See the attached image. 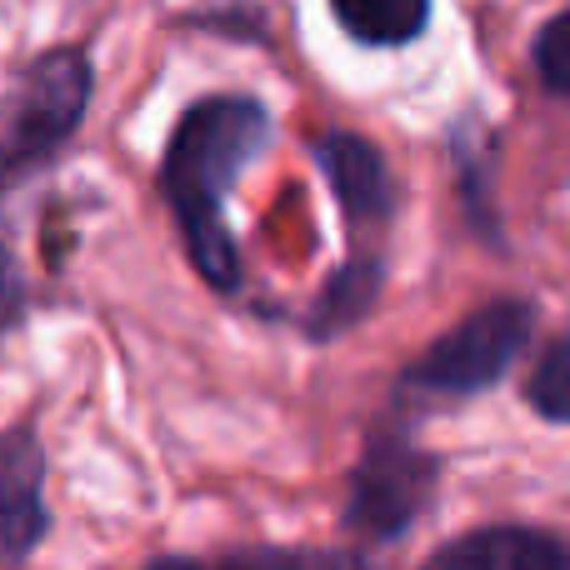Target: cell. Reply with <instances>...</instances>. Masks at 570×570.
Returning <instances> with one entry per match:
<instances>
[{"label": "cell", "mask_w": 570, "mask_h": 570, "mask_svg": "<svg viewBox=\"0 0 570 570\" xmlns=\"http://www.w3.org/2000/svg\"><path fill=\"white\" fill-rule=\"evenodd\" d=\"M271 116L250 96H210L180 116L176 136L160 160V190L176 210L196 271L216 291L240 285V256L226 230V196L240 170L266 150Z\"/></svg>", "instance_id": "6da1fadb"}, {"label": "cell", "mask_w": 570, "mask_h": 570, "mask_svg": "<svg viewBox=\"0 0 570 570\" xmlns=\"http://www.w3.org/2000/svg\"><path fill=\"white\" fill-rule=\"evenodd\" d=\"M531 341V305L521 301H491L475 315H465L445 341H435L421 361L411 365L405 385L431 395H481L495 381H505Z\"/></svg>", "instance_id": "7a4b0ae2"}, {"label": "cell", "mask_w": 570, "mask_h": 570, "mask_svg": "<svg viewBox=\"0 0 570 570\" xmlns=\"http://www.w3.org/2000/svg\"><path fill=\"white\" fill-rule=\"evenodd\" d=\"M90 106V60L80 50H50L20 76L6 120V170L26 176L36 160L60 150Z\"/></svg>", "instance_id": "3957f363"}, {"label": "cell", "mask_w": 570, "mask_h": 570, "mask_svg": "<svg viewBox=\"0 0 570 570\" xmlns=\"http://www.w3.org/2000/svg\"><path fill=\"white\" fill-rule=\"evenodd\" d=\"M431 481H435V461H425L411 441H401V435L371 441L361 471H355L345 525L371 535V541H395L421 515V505L431 501Z\"/></svg>", "instance_id": "277c9868"}, {"label": "cell", "mask_w": 570, "mask_h": 570, "mask_svg": "<svg viewBox=\"0 0 570 570\" xmlns=\"http://www.w3.org/2000/svg\"><path fill=\"white\" fill-rule=\"evenodd\" d=\"M315 160H321L335 200L345 206V216H351L355 226H385V220H391L395 186H391V176H385V160L371 140L331 130V136L321 140V150H315Z\"/></svg>", "instance_id": "5b68a950"}, {"label": "cell", "mask_w": 570, "mask_h": 570, "mask_svg": "<svg viewBox=\"0 0 570 570\" xmlns=\"http://www.w3.org/2000/svg\"><path fill=\"white\" fill-rule=\"evenodd\" d=\"M40 445L30 431H10L6 451H0V491H6V556L20 561L30 546L46 535V501H40Z\"/></svg>", "instance_id": "8992f818"}, {"label": "cell", "mask_w": 570, "mask_h": 570, "mask_svg": "<svg viewBox=\"0 0 570 570\" xmlns=\"http://www.w3.org/2000/svg\"><path fill=\"white\" fill-rule=\"evenodd\" d=\"M435 566H570V546L546 531H515V525H491L465 541L435 551Z\"/></svg>", "instance_id": "52a82bcc"}, {"label": "cell", "mask_w": 570, "mask_h": 570, "mask_svg": "<svg viewBox=\"0 0 570 570\" xmlns=\"http://www.w3.org/2000/svg\"><path fill=\"white\" fill-rule=\"evenodd\" d=\"M331 10L361 46H411L431 20V0H331Z\"/></svg>", "instance_id": "ba28073f"}, {"label": "cell", "mask_w": 570, "mask_h": 570, "mask_svg": "<svg viewBox=\"0 0 570 570\" xmlns=\"http://www.w3.org/2000/svg\"><path fill=\"white\" fill-rule=\"evenodd\" d=\"M525 395H531V405L546 415V421L570 425V335L561 345H551V351H546V361L535 365Z\"/></svg>", "instance_id": "9c48e42d"}, {"label": "cell", "mask_w": 570, "mask_h": 570, "mask_svg": "<svg viewBox=\"0 0 570 570\" xmlns=\"http://www.w3.org/2000/svg\"><path fill=\"white\" fill-rule=\"evenodd\" d=\"M535 70H541L546 90L570 100V10L535 36Z\"/></svg>", "instance_id": "30bf717a"}]
</instances>
